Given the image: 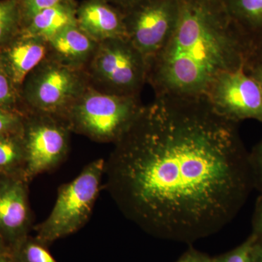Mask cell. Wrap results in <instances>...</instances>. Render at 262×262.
I'll use <instances>...</instances> for the list:
<instances>
[{
  "instance_id": "1",
  "label": "cell",
  "mask_w": 262,
  "mask_h": 262,
  "mask_svg": "<svg viewBox=\"0 0 262 262\" xmlns=\"http://www.w3.org/2000/svg\"><path fill=\"white\" fill-rule=\"evenodd\" d=\"M238 125L206 96H155L114 144L106 189L127 220L157 238L192 244L217 233L254 189Z\"/></svg>"
},
{
  "instance_id": "2",
  "label": "cell",
  "mask_w": 262,
  "mask_h": 262,
  "mask_svg": "<svg viewBox=\"0 0 262 262\" xmlns=\"http://www.w3.org/2000/svg\"><path fill=\"white\" fill-rule=\"evenodd\" d=\"M171 37L146 61V83L155 96H206L222 74L246 68L251 41L223 0H179Z\"/></svg>"
},
{
  "instance_id": "3",
  "label": "cell",
  "mask_w": 262,
  "mask_h": 262,
  "mask_svg": "<svg viewBox=\"0 0 262 262\" xmlns=\"http://www.w3.org/2000/svg\"><path fill=\"white\" fill-rule=\"evenodd\" d=\"M144 106L140 97L104 94L90 85L62 120L72 133L97 142L115 144L130 129Z\"/></svg>"
},
{
  "instance_id": "4",
  "label": "cell",
  "mask_w": 262,
  "mask_h": 262,
  "mask_svg": "<svg viewBox=\"0 0 262 262\" xmlns=\"http://www.w3.org/2000/svg\"><path fill=\"white\" fill-rule=\"evenodd\" d=\"M104 166V160H94L77 178L61 186L51 213L36 227L35 237L39 242L48 246L87 223L99 194Z\"/></svg>"
},
{
  "instance_id": "5",
  "label": "cell",
  "mask_w": 262,
  "mask_h": 262,
  "mask_svg": "<svg viewBox=\"0 0 262 262\" xmlns=\"http://www.w3.org/2000/svg\"><path fill=\"white\" fill-rule=\"evenodd\" d=\"M90 85L85 70L71 68L46 58L20 86L21 113L47 114L62 119Z\"/></svg>"
},
{
  "instance_id": "6",
  "label": "cell",
  "mask_w": 262,
  "mask_h": 262,
  "mask_svg": "<svg viewBox=\"0 0 262 262\" xmlns=\"http://www.w3.org/2000/svg\"><path fill=\"white\" fill-rule=\"evenodd\" d=\"M90 84L104 94L140 97L146 83V58L127 37L98 43L85 69Z\"/></svg>"
},
{
  "instance_id": "7",
  "label": "cell",
  "mask_w": 262,
  "mask_h": 262,
  "mask_svg": "<svg viewBox=\"0 0 262 262\" xmlns=\"http://www.w3.org/2000/svg\"><path fill=\"white\" fill-rule=\"evenodd\" d=\"M22 127L27 164L25 179L50 171L61 163L70 150L72 131L59 117L25 112Z\"/></svg>"
},
{
  "instance_id": "8",
  "label": "cell",
  "mask_w": 262,
  "mask_h": 262,
  "mask_svg": "<svg viewBox=\"0 0 262 262\" xmlns=\"http://www.w3.org/2000/svg\"><path fill=\"white\" fill-rule=\"evenodd\" d=\"M122 13L126 37L147 61L171 37L179 18V0H142Z\"/></svg>"
},
{
  "instance_id": "9",
  "label": "cell",
  "mask_w": 262,
  "mask_h": 262,
  "mask_svg": "<svg viewBox=\"0 0 262 262\" xmlns=\"http://www.w3.org/2000/svg\"><path fill=\"white\" fill-rule=\"evenodd\" d=\"M217 113L239 123L254 120L262 123V91L245 69L219 76L206 94Z\"/></svg>"
},
{
  "instance_id": "10",
  "label": "cell",
  "mask_w": 262,
  "mask_h": 262,
  "mask_svg": "<svg viewBox=\"0 0 262 262\" xmlns=\"http://www.w3.org/2000/svg\"><path fill=\"white\" fill-rule=\"evenodd\" d=\"M28 184L24 177L0 176V237L10 249L32 228Z\"/></svg>"
},
{
  "instance_id": "11",
  "label": "cell",
  "mask_w": 262,
  "mask_h": 262,
  "mask_svg": "<svg viewBox=\"0 0 262 262\" xmlns=\"http://www.w3.org/2000/svg\"><path fill=\"white\" fill-rule=\"evenodd\" d=\"M47 55V40L20 32L0 49V64L20 89L27 75Z\"/></svg>"
},
{
  "instance_id": "12",
  "label": "cell",
  "mask_w": 262,
  "mask_h": 262,
  "mask_svg": "<svg viewBox=\"0 0 262 262\" xmlns=\"http://www.w3.org/2000/svg\"><path fill=\"white\" fill-rule=\"evenodd\" d=\"M77 24L98 43L126 37L123 13L105 0H84L78 4Z\"/></svg>"
},
{
  "instance_id": "13",
  "label": "cell",
  "mask_w": 262,
  "mask_h": 262,
  "mask_svg": "<svg viewBox=\"0 0 262 262\" xmlns=\"http://www.w3.org/2000/svg\"><path fill=\"white\" fill-rule=\"evenodd\" d=\"M98 46L77 24H74L48 39L47 58L71 68L85 70Z\"/></svg>"
},
{
  "instance_id": "14",
  "label": "cell",
  "mask_w": 262,
  "mask_h": 262,
  "mask_svg": "<svg viewBox=\"0 0 262 262\" xmlns=\"http://www.w3.org/2000/svg\"><path fill=\"white\" fill-rule=\"evenodd\" d=\"M77 2L61 3L39 11L20 32L48 40L69 26L77 24Z\"/></svg>"
},
{
  "instance_id": "15",
  "label": "cell",
  "mask_w": 262,
  "mask_h": 262,
  "mask_svg": "<svg viewBox=\"0 0 262 262\" xmlns=\"http://www.w3.org/2000/svg\"><path fill=\"white\" fill-rule=\"evenodd\" d=\"M26 164L22 130L0 135V176L25 178Z\"/></svg>"
},
{
  "instance_id": "16",
  "label": "cell",
  "mask_w": 262,
  "mask_h": 262,
  "mask_svg": "<svg viewBox=\"0 0 262 262\" xmlns=\"http://www.w3.org/2000/svg\"><path fill=\"white\" fill-rule=\"evenodd\" d=\"M231 18L250 40L262 34V0H223Z\"/></svg>"
},
{
  "instance_id": "17",
  "label": "cell",
  "mask_w": 262,
  "mask_h": 262,
  "mask_svg": "<svg viewBox=\"0 0 262 262\" xmlns=\"http://www.w3.org/2000/svg\"><path fill=\"white\" fill-rule=\"evenodd\" d=\"M20 0H0V49L21 31Z\"/></svg>"
},
{
  "instance_id": "18",
  "label": "cell",
  "mask_w": 262,
  "mask_h": 262,
  "mask_svg": "<svg viewBox=\"0 0 262 262\" xmlns=\"http://www.w3.org/2000/svg\"><path fill=\"white\" fill-rule=\"evenodd\" d=\"M10 258L11 262H57L47 246L29 235L10 248Z\"/></svg>"
},
{
  "instance_id": "19",
  "label": "cell",
  "mask_w": 262,
  "mask_h": 262,
  "mask_svg": "<svg viewBox=\"0 0 262 262\" xmlns=\"http://www.w3.org/2000/svg\"><path fill=\"white\" fill-rule=\"evenodd\" d=\"M0 108L21 113L20 89L0 64Z\"/></svg>"
},
{
  "instance_id": "20",
  "label": "cell",
  "mask_w": 262,
  "mask_h": 262,
  "mask_svg": "<svg viewBox=\"0 0 262 262\" xmlns=\"http://www.w3.org/2000/svg\"><path fill=\"white\" fill-rule=\"evenodd\" d=\"M256 237L251 234L243 244L228 252L213 258V262H253L252 247Z\"/></svg>"
},
{
  "instance_id": "21",
  "label": "cell",
  "mask_w": 262,
  "mask_h": 262,
  "mask_svg": "<svg viewBox=\"0 0 262 262\" xmlns=\"http://www.w3.org/2000/svg\"><path fill=\"white\" fill-rule=\"evenodd\" d=\"M75 1V0H20L21 29L41 10L61 3Z\"/></svg>"
},
{
  "instance_id": "22",
  "label": "cell",
  "mask_w": 262,
  "mask_h": 262,
  "mask_svg": "<svg viewBox=\"0 0 262 262\" xmlns=\"http://www.w3.org/2000/svg\"><path fill=\"white\" fill-rule=\"evenodd\" d=\"M253 188L262 194V138L248 154Z\"/></svg>"
},
{
  "instance_id": "23",
  "label": "cell",
  "mask_w": 262,
  "mask_h": 262,
  "mask_svg": "<svg viewBox=\"0 0 262 262\" xmlns=\"http://www.w3.org/2000/svg\"><path fill=\"white\" fill-rule=\"evenodd\" d=\"M23 114L0 108V135L20 132L23 127Z\"/></svg>"
},
{
  "instance_id": "24",
  "label": "cell",
  "mask_w": 262,
  "mask_h": 262,
  "mask_svg": "<svg viewBox=\"0 0 262 262\" xmlns=\"http://www.w3.org/2000/svg\"><path fill=\"white\" fill-rule=\"evenodd\" d=\"M252 232L251 234L256 238H262V194H259L256 200L251 220Z\"/></svg>"
},
{
  "instance_id": "25",
  "label": "cell",
  "mask_w": 262,
  "mask_h": 262,
  "mask_svg": "<svg viewBox=\"0 0 262 262\" xmlns=\"http://www.w3.org/2000/svg\"><path fill=\"white\" fill-rule=\"evenodd\" d=\"M254 65H262V34L251 42V51L246 68Z\"/></svg>"
},
{
  "instance_id": "26",
  "label": "cell",
  "mask_w": 262,
  "mask_h": 262,
  "mask_svg": "<svg viewBox=\"0 0 262 262\" xmlns=\"http://www.w3.org/2000/svg\"><path fill=\"white\" fill-rule=\"evenodd\" d=\"M176 262H213V258L190 247Z\"/></svg>"
},
{
  "instance_id": "27",
  "label": "cell",
  "mask_w": 262,
  "mask_h": 262,
  "mask_svg": "<svg viewBox=\"0 0 262 262\" xmlns=\"http://www.w3.org/2000/svg\"><path fill=\"white\" fill-rule=\"evenodd\" d=\"M105 1L107 2L113 6L116 7L121 11H124L137 3H140L142 0H105Z\"/></svg>"
},
{
  "instance_id": "28",
  "label": "cell",
  "mask_w": 262,
  "mask_h": 262,
  "mask_svg": "<svg viewBox=\"0 0 262 262\" xmlns=\"http://www.w3.org/2000/svg\"><path fill=\"white\" fill-rule=\"evenodd\" d=\"M245 70L258 82L262 91V65L251 66Z\"/></svg>"
},
{
  "instance_id": "29",
  "label": "cell",
  "mask_w": 262,
  "mask_h": 262,
  "mask_svg": "<svg viewBox=\"0 0 262 262\" xmlns=\"http://www.w3.org/2000/svg\"><path fill=\"white\" fill-rule=\"evenodd\" d=\"M253 262H262V238L255 239L252 247Z\"/></svg>"
},
{
  "instance_id": "30",
  "label": "cell",
  "mask_w": 262,
  "mask_h": 262,
  "mask_svg": "<svg viewBox=\"0 0 262 262\" xmlns=\"http://www.w3.org/2000/svg\"><path fill=\"white\" fill-rule=\"evenodd\" d=\"M10 249L8 245L5 242L4 239L0 237V257L3 256H10Z\"/></svg>"
},
{
  "instance_id": "31",
  "label": "cell",
  "mask_w": 262,
  "mask_h": 262,
  "mask_svg": "<svg viewBox=\"0 0 262 262\" xmlns=\"http://www.w3.org/2000/svg\"><path fill=\"white\" fill-rule=\"evenodd\" d=\"M0 262H11V261H10V256H3V257H0Z\"/></svg>"
}]
</instances>
